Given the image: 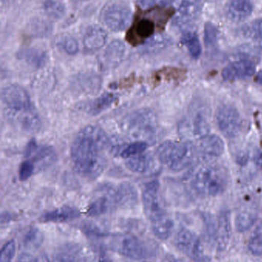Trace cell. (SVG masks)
<instances>
[{"label": "cell", "instance_id": "6da1fadb", "mask_svg": "<svg viewBox=\"0 0 262 262\" xmlns=\"http://www.w3.org/2000/svg\"><path fill=\"white\" fill-rule=\"evenodd\" d=\"M109 140L98 126L84 127L75 136L71 157L77 173L87 179H95L104 170L106 150Z\"/></svg>", "mask_w": 262, "mask_h": 262}, {"label": "cell", "instance_id": "7a4b0ae2", "mask_svg": "<svg viewBox=\"0 0 262 262\" xmlns=\"http://www.w3.org/2000/svg\"><path fill=\"white\" fill-rule=\"evenodd\" d=\"M2 101L6 118L13 125L29 133L41 127V121L30 97L26 90L17 84L6 86L2 91Z\"/></svg>", "mask_w": 262, "mask_h": 262}, {"label": "cell", "instance_id": "3957f363", "mask_svg": "<svg viewBox=\"0 0 262 262\" xmlns=\"http://www.w3.org/2000/svg\"><path fill=\"white\" fill-rule=\"evenodd\" d=\"M157 155L162 163L174 171H181L193 163L195 149L192 143L168 141L157 149Z\"/></svg>", "mask_w": 262, "mask_h": 262}, {"label": "cell", "instance_id": "277c9868", "mask_svg": "<svg viewBox=\"0 0 262 262\" xmlns=\"http://www.w3.org/2000/svg\"><path fill=\"white\" fill-rule=\"evenodd\" d=\"M227 182L224 170L216 166H204L195 174L193 187L201 195L214 196L224 192Z\"/></svg>", "mask_w": 262, "mask_h": 262}, {"label": "cell", "instance_id": "5b68a950", "mask_svg": "<svg viewBox=\"0 0 262 262\" xmlns=\"http://www.w3.org/2000/svg\"><path fill=\"white\" fill-rule=\"evenodd\" d=\"M156 127L153 112L143 109L129 115L123 123V128L135 137H152Z\"/></svg>", "mask_w": 262, "mask_h": 262}, {"label": "cell", "instance_id": "8992f818", "mask_svg": "<svg viewBox=\"0 0 262 262\" xmlns=\"http://www.w3.org/2000/svg\"><path fill=\"white\" fill-rule=\"evenodd\" d=\"M215 120L218 129L228 138L236 137L243 128V119L239 112L231 105L220 106L217 109Z\"/></svg>", "mask_w": 262, "mask_h": 262}, {"label": "cell", "instance_id": "52a82bcc", "mask_svg": "<svg viewBox=\"0 0 262 262\" xmlns=\"http://www.w3.org/2000/svg\"><path fill=\"white\" fill-rule=\"evenodd\" d=\"M132 13L129 7L121 4H113L106 9L104 21L106 26L115 32L124 30L129 26Z\"/></svg>", "mask_w": 262, "mask_h": 262}, {"label": "cell", "instance_id": "ba28073f", "mask_svg": "<svg viewBox=\"0 0 262 262\" xmlns=\"http://www.w3.org/2000/svg\"><path fill=\"white\" fill-rule=\"evenodd\" d=\"M158 191H159V183L156 180L147 183L143 190V206H144L145 212L150 221L166 212L160 206Z\"/></svg>", "mask_w": 262, "mask_h": 262}, {"label": "cell", "instance_id": "9c48e42d", "mask_svg": "<svg viewBox=\"0 0 262 262\" xmlns=\"http://www.w3.org/2000/svg\"><path fill=\"white\" fill-rule=\"evenodd\" d=\"M154 31L155 23L152 19L146 17L137 18L126 35V39L132 46H138L152 37Z\"/></svg>", "mask_w": 262, "mask_h": 262}, {"label": "cell", "instance_id": "30bf717a", "mask_svg": "<svg viewBox=\"0 0 262 262\" xmlns=\"http://www.w3.org/2000/svg\"><path fill=\"white\" fill-rule=\"evenodd\" d=\"M255 63L251 60H238L226 66L221 72V77L226 81L246 79L255 74Z\"/></svg>", "mask_w": 262, "mask_h": 262}, {"label": "cell", "instance_id": "8fae6325", "mask_svg": "<svg viewBox=\"0 0 262 262\" xmlns=\"http://www.w3.org/2000/svg\"><path fill=\"white\" fill-rule=\"evenodd\" d=\"M175 245L178 249L191 258H198L201 253L199 238L191 231L183 229L177 233Z\"/></svg>", "mask_w": 262, "mask_h": 262}, {"label": "cell", "instance_id": "7c38bea8", "mask_svg": "<svg viewBox=\"0 0 262 262\" xmlns=\"http://www.w3.org/2000/svg\"><path fill=\"white\" fill-rule=\"evenodd\" d=\"M175 23L184 26L193 21L200 11L199 0H175Z\"/></svg>", "mask_w": 262, "mask_h": 262}, {"label": "cell", "instance_id": "4fadbf2b", "mask_svg": "<svg viewBox=\"0 0 262 262\" xmlns=\"http://www.w3.org/2000/svg\"><path fill=\"white\" fill-rule=\"evenodd\" d=\"M118 250L121 255L132 260H141L146 255L145 245L132 235H124L118 242Z\"/></svg>", "mask_w": 262, "mask_h": 262}, {"label": "cell", "instance_id": "5bb4252c", "mask_svg": "<svg viewBox=\"0 0 262 262\" xmlns=\"http://www.w3.org/2000/svg\"><path fill=\"white\" fill-rule=\"evenodd\" d=\"M253 5L251 0H228L226 5V16L230 21L240 23L252 15Z\"/></svg>", "mask_w": 262, "mask_h": 262}, {"label": "cell", "instance_id": "9a60e30c", "mask_svg": "<svg viewBox=\"0 0 262 262\" xmlns=\"http://www.w3.org/2000/svg\"><path fill=\"white\" fill-rule=\"evenodd\" d=\"M231 222L229 213L226 211L221 212L218 219L216 231L215 232V241L218 250L226 249L231 238Z\"/></svg>", "mask_w": 262, "mask_h": 262}, {"label": "cell", "instance_id": "2e32d148", "mask_svg": "<svg viewBox=\"0 0 262 262\" xmlns=\"http://www.w3.org/2000/svg\"><path fill=\"white\" fill-rule=\"evenodd\" d=\"M79 211L72 206H65L44 214L41 217L43 223H66L78 218Z\"/></svg>", "mask_w": 262, "mask_h": 262}, {"label": "cell", "instance_id": "e0dca14e", "mask_svg": "<svg viewBox=\"0 0 262 262\" xmlns=\"http://www.w3.org/2000/svg\"><path fill=\"white\" fill-rule=\"evenodd\" d=\"M126 46L120 40H114L109 45L103 55L104 64L108 68L118 66L124 57Z\"/></svg>", "mask_w": 262, "mask_h": 262}, {"label": "cell", "instance_id": "ac0fdd59", "mask_svg": "<svg viewBox=\"0 0 262 262\" xmlns=\"http://www.w3.org/2000/svg\"><path fill=\"white\" fill-rule=\"evenodd\" d=\"M107 39V33L102 28L91 27L88 29L83 39L85 49L95 52L103 47Z\"/></svg>", "mask_w": 262, "mask_h": 262}, {"label": "cell", "instance_id": "d6986e66", "mask_svg": "<svg viewBox=\"0 0 262 262\" xmlns=\"http://www.w3.org/2000/svg\"><path fill=\"white\" fill-rule=\"evenodd\" d=\"M154 235L161 240H167L172 235L174 223L166 212L151 220Z\"/></svg>", "mask_w": 262, "mask_h": 262}, {"label": "cell", "instance_id": "ffe728a7", "mask_svg": "<svg viewBox=\"0 0 262 262\" xmlns=\"http://www.w3.org/2000/svg\"><path fill=\"white\" fill-rule=\"evenodd\" d=\"M200 149L205 156L209 157H218L223 155L225 150V144L221 137L218 135L206 136L201 139Z\"/></svg>", "mask_w": 262, "mask_h": 262}, {"label": "cell", "instance_id": "44dd1931", "mask_svg": "<svg viewBox=\"0 0 262 262\" xmlns=\"http://www.w3.org/2000/svg\"><path fill=\"white\" fill-rule=\"evenodd\" d=\"M116 95L106 92L92 101V102L89 103L86 106V109L91 115H97L111 107V105L115 101H116Z\"/></svg>", "mask_w": 262, "mask_h": 262}, {"label": "cell", "instance_id": "7402d4cb", "mask_svg": "<svg viewBox=\"0 0 262 262\" xmlns=\"http://www.w3.org/2000/svg\"><path fill=\"white\" fill-rule=\"evenodd\" d=\"M115 202L121 206H131L137 200V192L130 183H124L118 186L115 194Z\"/></svg>", "mask_w": 262, "mask_h": 262}, {"label": "cell", "instance_id": "603a6c76", "mask_svg": "<svg viewBox=\"0 0 262 262\" xmlns=\"http://www.w3.org/2000/svg\"><path fill=\"white\" fill-rule=\"evenodd\" d=\"M191 130V134L195 138L203 139L210 133V124L208 120L201 114H197L192 118V122L186 126Z\"/></svg>", "mask_w": 262, "mask_h": 262}, {"label": "cell", "instance_id": "cb8c5ba5", "mask_svg": "<svg viewBox=\"0 0 262 262\" xmlns=\"http://www.w3.org/2000/svg\"><path fill=\"white\" fill-rule=\"evenodd\" d=\"M126 166L131 171L137 173H145L153 166V160L148 154H140L130 157Z\"/></svg>", "mask_w": 262, "mask_h": 262}, {"label": "cell", "instance_id": "d4e9b609", "mask_svg": "<svg viewBox=\"0 0 262 262\" xmlns=\"http://www.w3.org/2000/svg\"><path fill=\"white\" fill-rule=\"evenodd\" d=\"M170 44V38L167 35L164 34H157L146 40L143 46V51L145 53H156L164 50Z\"/></svg>", "mask_w": 262, "mask_h": 262}, {"label": "cell", "instance_id": "484cf974", "mask_svg": "<svg viewBox=\"0 0 262 262\" xmlns=\"http://www.w3.org/2000/svg\"><path fill=\"white\" fill-rule=\"evenodd\" d=\"M182 43L187 48L192 58L197 59L201 54V46L198 37L193 32H187L182 38Z\"/></svg>", "mask_w": 262, "mask_h": 262}, {"label": "cell", "instance_id": "4316f807", "mask_svg": "<svg viewBox=\"0 0 262 262\" xmlns=\"http://www.w3.org/2000/svg\"><path fill=\"white\" fill-rule=\"evenodd\" d=\"M249 249L255 256L262 255V221L255 228L249 238Z\"/></svg>", "mask_w": 262, "mask_h": 262}, {"label": "cell", "instance_id": "83f0119b", "mask_svg": "<svg viewBox=\"0 0 262 262\" xmlns=\"http://www.w3.org/2000/svg\"><path fill=\"white\" fill-rule=\"evenodd\" d=\"M256 221V215L248 211H243L237 215L235 219V226L238 232H243L249 230Z\"/></svg>", "mask_w": 262, "mask_h": 262}, {"label": "cell", "instance_id": "f1b7e54d", "mask_svg": "<svg viewBox=\"0 0 262 262\" xmlns=\"http://www.w3.org/2000/svg\"><path fill=\"white\" fill-rule=\"evenodd\" d=\"M112 197L105 196L104 195V196L97 199L89 207V211H88L89 215H101V214L107 212L112 207V200L111 199H112Z\"/></svg>", "mask_w": 262, "mask_h": 262}, {"label": "cell", "instance_id": "f546056e", "mask_svg": "<svg viewBox=\"0 0 262 262\" xmlns=\"http://www.w3.org/2000/svg\"><path fill=\"white\" fill-rule=\"evenodd\" d=\"M20 57L35 67H41L46 62V56L43 52L35 49H29L22 52Z\"/></svg>", "mask_w": 262, "mask_h": 262}, {"label": "cell", "instance_id": "4dcf8cb0", "mask_svg": "<svg viewBox=\"0 0 262 262\" xmlns=\"http://www.w3.org/2000/svg\"><path fill=\"white\" fill-rule=\"evenodd\" d=\"M44 9L49 17L55 19L62 18L65 13L64 4L60 0H46Z\"/></svg>", "mask_w": 262, "mask_h": 262}, {"label": "cell", "instance_id": "1f68e13d", "mask_svg": "<svg viewBox=\"0 0 262 262\" xmlns=\"http://www.w3.org/2000/svg\"><path fill=\"white\" fill-rule=\"evenodd\" d=\"M79 81L86 92H93L95 91H99L101 81L98 75L95 74H86L82 75L79 78Z\"/></svg>", "mask_w": 262, "mask_h": 262}, {"label": "cell", "instance_id": "d6a6232c", "mask_svg": "<svg viewBox=\"0 0 262 262\" xmlns=\"http://www.w3.org/2000/svg\"><path fill=\"white\" fill-rule=\"evenodd\" d=\"M148 144L146 142L137 141L135 143L128 146L125 148L124 150L122 152V157L125 159H129L135 156L143 154L147 149Z\"/></svg>", "mask_w": 262, "mask_h": 262}, {"label": "cell", "instance_id": "836d02e7", "mask_svg": "<svg viewBox=\"0 0 262 262\" xmlns=\"http://www.w3.org/2000/svg\"><path fill=\"white\" fill-rule=\"evenodd\" d=\"M60 46L62 49L69 55H75L78 51V42L75 38L71 36L63 38L60 41Z\"/></svg>", "mask_w": 262, "mask_h": 262}, {"label": "cell", "instance_id": "e575fe53", "mask_svg": "<svg viewBox=\"0 0 262 262\" xmlns=\"http://www.w3.org/2000/svg\"><path fill=\"white\" fill-rule=\"evenodd\" d=\"M15 243L14 241H9L6 243L1 252V258H0V262H12L14 256L15 255Z\"/></svg>", "mask_w": 262, "mask_h": 262}, {"label": "cell", "instance_id": "d590c367", "mask_svg": "<svg viewBox=\"0 0 262 262\" xmlns=\"http://www.w3.org/2000/svg\"><path fill=\"white\" fill-rule=\"evenodd\" d=\"M34 165L30 160H26L23 162L20 166L19 171H18V177L21 181H26L33 174Z\"/></svg>", "mask_w": 262, "mask_h": 262}, {"label": "cell", "instance_id": "8d00e7d4", "mask_svg": "<svg viewBox=\"0 0 262 262\" xmlns=\"http://www.w3.org/2000/svg\"><path fill=\"white\" fill-rule=\"evenodd\" d=\"M217 38V29H215L213 25H206L205 27V41L207 46H212L213 43L215 42Z\"/></svg>", "mask_w": 262, "mask_h": 262}, {"label": "cell", "instance_id": "74e56055", "mask_svg": "<svg viewBox=\"0 0 262 262\" xmlns=\"http://www.w3.org/2000/svg\"><path fill=\"white\" fill-rule=\"evenodd\" d=\"M52 262H78V258L70 251H61L53 257Z\"/></svg>", "mask_w": 262, "mask_h": 262}, {"label": "cell", "instance_id": "f35d334b", "mask_svg": "<svg viewBox=\"0 0 262 262\" xmlns=\"http://www.w3.org/2000/svg\"><path fill=\"white\" fill-rule=\"evenodd\" d=\"M252 32L258 46L262 49V18L257 20L252 26Z\"/></svg>", "mask_w": 262, "mask_h": 262}, {"label": "cell", "instance_id": "ab89813d", "mask_svg": "<svg viewBox=\"0 0 262 262\" xmlns=\"http://www.w3.org/2000/svg\"><path fill=\"white\" fill-rule=\"evenodd\" d=\"M39 238V235L37 231H31L27 238L25 239V244L31 247L38 246V244H40L39 241H41V238Z\"/></svg>", "mask_w": 262, "mask_h": 262}, {"label": "cell", "instance_id": "60d3db41", "mask_svg": "<svg viewBox=\"0 0 262 262\" xmlns=\"http://www.w3.org/2000/svg\"><path fill=\"white\" fill-rule=\"evenodd\" d=\"M15 262H35V260L33 259L30 254L24 252V253L20 254Z\"/></svg>", "mask_w": 262, "mask_h": 262}, {"label": "cell", "instance_id": "b9f144b4", "mask_svg": "<svg viewBox=\"0 0 262 262\" xmlns=\"http://www.w3.org/2000/svg\"><path fill=\"white\" fill-rule=\"evenodd\" d=\"M255 163L259 169H262V150L257 152L255 157Z\"/></svg>", "mask_w": 262, "mask_h": 262}, {"label": "cell", "instance_id": "7bdbcfd3", "mask_svg": "<svg viewBox=\"0 0 262 262\" xmlns=\"http://www.w3.org/2000/svg\"><path fill=\"white\" fill-rule=\"evenodd\" d=\"M173 1H175V0H152V2L156 3V4L160 5V6H167V5L170 4Z\"/></svg>", "mask_w": 262, "mask_h": 262}, {"label": "cell", "instance_id": "ee69618b", "mask_svg": "<svg viewBox=\"0 0 262 262\" xmlns=\"http://www.w3.org/2000/svg\"><path fill=\"white\" fill-rule=\"evenodd\" d=\"M35 262H51L49 258H48L47 255L45 254H41L37 257L36 259L35 260Z\"/></svg>", "mask_w": 262, "mask_h": 262}, {"label": "cell", "instance_id": "f6af8a7d", "mask_svg": "<svg viewBox=\"0 0 262 262\" xmlns=\"http://www.w3.org/2000/svg\"><path fill=\"white\" fill-rule=\"evenodd\" d=\"M255 81H256L258 84L262 85V70L257 73L256 76H255Z\"/></svg>", "mask_w": 262, "mask_h": 262}, {"label": "cell", "instance_id": "bcb514c9", "mask_svg": "<svg viewBox=\"0 0 262 262\" xmlns=\"http://www.w3.org/2000/svg\"><path fill=\"white\" fill-rule=\"evenodd\" d=\"M98 262H112L111 261L110 258H108V256L106 255H103V256L100 257L99 261Z\"/></svg>", "mask_w": 262, "mask_h": 262}, {"label": "cell", "instance_id": "7dc6e473", "mask_svg": "<svg viewBox=\"0 0 262 262\" xmlns=\"http://www.w3.org/2000/svg\"><path fill=\"white\" fill-rule=\"evenodd\" d=\"M171 262H188L187 261H186V260L183 259H175L173 260V261Z\"/></svg>", "mask_w": 262, "mask_h": 262}]
</instances>
